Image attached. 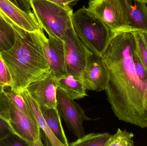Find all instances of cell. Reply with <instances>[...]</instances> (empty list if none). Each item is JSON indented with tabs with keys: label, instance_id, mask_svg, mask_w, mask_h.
<instances>
[{
	"label": "cell",
	"instance_id": "cell-1",
	"mask_svg": "<svg viewBox=\"0 0 147 146\" xmlns=\"http://www.w3.org/2000/svg\"><path fill=\"white\" fill-rule=\"evenodd\" d=\"M136 41L132 31L112 32L102 57L109 81L107 100L120 121L147 128V82L136 73L134 61Z\"/></svg>",
	"mask_w": 147,
	"mask_h": 146
},
{
	"label": "cell",
	"instance_id": "cell-9",
	"mask_svg": "<svg viewBox=\"0 0 147 146\" xmlns=\"http://www.w3.org/2000/svg\"><path fill=\"white\" fill-rule=\"evenodd\" d=\"M0 15L22 37L27 31L40 32L43 31L34 13L22 11L9 0H0Z\"/></svg>",
	"mask_w": 147,
	"mask_h": 146
},
{
	"label": "cell",
	"instance_id": "cell-4",
	"mask_svg": "<svg viewBox=\"0 0 147 146\" xmlns=\"http://www.w3.org/2000/svg\"><path fill=\"white\" fill-rule=\"evenodd\" d=\"M34 14L48 36L64 42L67 30L72 26L73 9L69 5L47 0H29Z\"/></svg>",
	"mask_w": 147,
	"mask_h": 146
},
{
	"label": "cell",
	"instance_id": "cell-18",
	"mask_svg": "<svg viewBox=\"0 0 147 146\" xmlns=\"http://www.w3.org/2000/svg\"><path fill=\"white\" fill-rule=\"evenodd\" d=\"M111 135L105 133H91L85 135L74 142L69 144V146H105Z\"/></svg>",
	"mask_w": 147,
	"mask_h": 146
},
{
	"label": "cell",
	"instance_id": "cell-23",
	"mask_svg": "<svg viewBox=\"0 0 147 146\" xmlns=\"http://www.w3.org/2000/svg\"><path fill=\"white\" fill-rule=\"evenodd\" d=\"M11 77L6 64L0 55V89L10 87Z\"/></svg>",
	"mask_w": 147,
	"mask_h": 146
},
{
	"label": "cell",
	"instance_id": "cell-22",
	"mask_svg": "<svg viewBox=\"0 0 147 146\" xmlns=\"http://www.w3.org/2000/svg\"><path fill=\"white\" fill-rule=\"evenodd\" d=\"M0 117L8 123L10 118V105L3 89H0Z\"/></svg>",
	"mask_w": 147,
	"mask_h": 146
},
{
	"label": "cell",
	"instance_id": "cell-5",
	"mask_svg": "<svg viewBox=\"0 0 147 146\" xmlns=\"http://www.w3.org/2000/svg\"><path fill=\"white\" fill-rule=\"evenodd\" d=\"M88 8L101 19L112 32L132 31L123 0H90Z\"/></svg>",
	"mask_w": 147,
	"mask_h": 146
},
{
	"label": "cell",
	"instance_id": "cell-19",
	"mask_svg": "<svg viewBox=\"0 0 147 146\" xmlns=\"http://www.w3.org/2000/svg\"><path fill=\"white\" fill-rule=\"evenodd\" d=\"M134 137L132 133L118 128L115 134L111 135L105 146H134Z\"/></svg>",
	"mask_w": 147,
	"mask_h": 146
},
{
	"label": "cell",
	"instance_id": "cell-29",
	"mask_svg": "<svg viewBox=\"0 0 147 146\" xmlns=\"http://www.w3.org/2000/svg\"><path fill=\"white\" fill-rule=\"evenodd\" d=\"M79 1L80 0H67V2L70 5H74V4H76L77 2Z\"/></svg>",
	"mask_w": 147,
	"mask_h": 146
},
{
	"label": "cell",
	"instance_id": "cell-2",
	"mask_svg": "<svg viewBox=\"0 0 147 146\" xmlns=\"http://www.w3.org/2000/svg\"><path fill=\"white\" fill-rule=\"evenodd\" d=\"M11 77L10 89L20 93L51 70L46 58L39 32L27 31L17 34L10 49L0 53Z\"/></svg>",
	"mask_w": 147,
	"mask_h": 146
},
{
	"label": "cell",
	"instance_id": "cell-7",
	"mask_svg": "<svg viewBox=\"0 0 147 146\" xmlns=\"http://www.w3.org/2000/svg\"><path fill=\"white\" fill-rule=\"evenodd\" d=\"M57 99L59 113L64 120L69 130L78 139L83 137L85 135L83 122L96 119L87 116L78 103L70 99L58 88L57 90Z\"/></svg>",
	"mask_w": 147,
	"mask_h": 146
},
{
	"label": "cell",
	"instance_id": "cell-3",
	"mask_svg": "<svg viewBox=\"0 0 147 146\" xmlns=\"http://www.w3.org/2000/svg\"><path fill=\"white\" fill-rule=\"evenodd\" d=\"M72 24L82 43L93 54L102 57L112 33L106 24L84 6L73 13Z\"/></svg>",
	"mask_w": 147,
	"mask_h": 146
},
{
	"label": "cell",
	"instance_id": "cell-10",
	"mask_svg": "<svg viewBox=\"0 0 147 146\" xmlns=\"http://www.w3.org/2000/svg\"><path fill=\"white\" fill-rule=\"evenodd\" d=\"M56 76L51 69L49 72L31 83L26 88L30 96L40 108H57Z\"/></svg>",
	"mask_w": 147,
	"mask_h": 146
},
{
	"label": "cell",
	"instance_id": "cell-16",
	"mask_svg": "<svg viewBox=\"0 0 147 146\" xmlns=\"http://www.w3.org/2000/svg\"><path fill=\"white\" fill-rule=\"evenodd\" d=\"M41 113L53 134L64 146H69L57 108H40Z\"/></svg>",
	"mask_w": 147,
	"mask_h": 146
},
{
	"label": "cell",
	"instance_id": "cell-12",
	"mask_svg": "<svg viewBox=\"0 0 147 146\" xmlns=\"http://www.w3.org/2000/svg\"><path fill=\"white\" fill-rule=\"evenodd\" d=\"M39 35L43 45L46 58L56 77L67 75L65 66L64 42L59 39L46 37L43 31Z\"/></svg>",
	"mask_w": 147,
	"mask_h": 146
},
{
	"label": "cell",
	"instance_id": "cell-15",
	"mask_svg": "<svg viewBox=\"0 0 147 146\" xmlns=\"http://www.w3.org/2000/svg\"><path fill=\"white\" fill-rule=\"evenodd\" d=\"M57 88H59L71 99H80L87 97L86 88L80 80L70 75L56 77Z\"/></svg>",
	"mask_w": 147,
	"mask_h": 146
},
{
	"label": "cell",
	"instance_id": "cell-31",
	"mask_svg": "<svg viewBox=\"0 0 147 146\" xmlns=\"http://www.w3.org/2000/svg\"></svg>",
	"mask_w": 147,
	"mask_h": 146
},
{
	"label": "cell",
	"instance_id": "cell-8",
	"mask_svg": "<svg viewBox=\"0 0 147 146\" xmlns=\"http://www.w3.org/2000/svg\"><path fill=\"white\" fill-rule=\"evenodd\" d=\"M8 99L10 105L8 124L13 133L24 141L27 146H44L41 141L40 129L37 123L22 113Z\"/></svg>",
	"mask_w": 147,
	"mask_h": 146
},
{
	"label": "cell",
	"instance_id": "cell-26",
	"mask_svg": "<svg viewBox=\"0 0 147 146\" xmlns=\"http://www.w3.org/2000/svg\"><path fill=\"white\" fill-rule=\"evenodd\" d=\"M20 9L28 13H32L29 0H9Z\"/></svg>",
	"mask_w": 147,
	"mask_h": 146
},
{
	"label": "cell",
	"instance_id": "cell-20",
	"mask_svg": "<svg viewBox=\"0 0 147 146\" xmlns=\"http://www.w3.org/2000/svg\"><path fill=\"white\" fill-rule=\"evenodd\" d=\"M7 97L14 105L26 115L36 122L32 111L30 110L25 99L20 93H16L11 90L3 89ZM37 123V122H36Z\"/></svg>",
	"mask_w": 147,
	"mask_h": 146
},
{
	"label": "cell",
	"instance_id": "cell-21",
	"mask_svg": "<svg viewBox=\"0 0 147 146\" xmlns=\"http://www.w3.org/2000/svg\"><path fill=\"white\" fill-rule=\"evenodd\" d=\"M133 32L135 37L137 52L147 71V44L140 31H134Z\"/></svg>",
	"mask_w": 147,
	"mask_h": 146
},
{
	"label": "cell",
	"instance_id": "cell-30",
	"mask_svg": "<svg viewBox=\"0 0 147 146\" xmlns=\"http://www.w3.org/2000/svg\"><path fill=\"white\" fill-rule=\"evenodd\" d=\"M136 1L142 3H146L147 4V0H135Z\"/></svg>",
	"mask_w": 147,
	"mask_h": 146
},
{
	"label": "cell",
	"instance_id": "cell-17",
	"mask_svg": "<svg viewBox=\"0 0 147 146\" xmlns=\"http://www.w3.org/2000/svg\"><path fill=\"white\" fill-rule=\"evenodd\" d=\"M16 38L17 33L13 27L0 15V53L10 49Z\"/></svg>",
	"mask_w": 147,
	"mask_h": 146
},
{
	"label": "cell",
	"instance_id": "cell-11",
	"mask_svg": "<svg viewBox=\"0 0 147 146\" xmlns=\"http://www.w3.org/2000/svg\"><path fill=\"white\" fill-rule=\"evenodd\" d=\"M108 81V70L102 57L93 53L85 67L81 81L86 90L98 92L106 90Z\"/></svg>",
	"mask_w": 147,
	"mask_h": 146
},
{
	"label": "cell",
	"instance_id": "cell-28",
	"mask_svg": "<svg viewBox=\"0 0 147 146\" xmlns=\"http://www.w3.org/2000/svg\"><path fill=\"white\" fill-rule=\"evenodd\" d=\"M141 32L142 34V36H143L144 40H145V42H146V44L147 45V32L145 31Z\"/></svg>",
	"mask_w": 147,
	"mask_h": 146
},
{
	"label": "cell",
	"instance_id": "cell-25",
	"mask_svg": "<svg viewBox=\"0 0 147 146\" xmlns=\"http://www.w3.org/2000/svg\"><path fill=\"white\" fill-rule=\"evenodd\" d=\"M13 133L7 121L0 117V141Z\"/></svg>",
	"mask_w": 147,
	"mask_h": 146
},
{
	"label": "cell",
	"instance_id": "cell-13",
	"mask_svg": "<svg viewBox=\"0 0 147 146\" xmlns=\"http://www.w3.org/2000/svg\"><path fill=\"white\" fill-rule=\"evenodd\" d=\"M129 26L132 31L147 32V7L135 0H123Z\"/></svg>",
	"mask_w": 147,
	"mask_h": 146
},
{
	"label": "cell",
	"instance_id": "cell-27",
	"mask_svg": "<svg viewBox=\"0 0 147 146\" xmlns=\"http://www.w3.org/2000/svg\"><path fill=\"white\" fill-rule=\"evenodd\" d=\"M59 4H64V5H69L67 2V0H47Z\"/></svg>",
	"mask_w": 147,
	"mask_h": 146
},
{
	"label": "cell",
	"instance_id": "cell-14",
	"mask_svg": "<svg viewBox=\"0 0 147 146\" xmlns=\"http://www.w3.org/2000/svg\"><path fill=\"white\" fill-rule=\"evenodd\" d=\"M22 96L25 99L28 106L30 109L36 120L40 128L42 129L45 134L47 139L48 140L51 145L53 146H64L57 139L51 130L48 127L40 110V106L37 102L30 96L26 89L23 90L20 93Z\"/></svg>",
	"mask_w": 147,
	"mask_h": 146
},
{
	"label": "cell",
	"instance_id": "cell-6",
	"mask_svg": "<svg viewBox=\"0 0 147 146\" xmlns=\"http://www.w3.org/2000/svg\"><path fill=\"white\" fill-rule=\"evenodd\" d=\"M64 43L66 73L81 80L85 67L93 53L75 34L72 25L67 30Z\"/></svg>",
	"mask_w": 147,
	"mask_h": 146
},
{
	"label": "cell",
	"instance_id": "cell-24",
	"mask_svg": "<svg viewBox=\"0 0 147 146\" xmlns=\"http://www.w3.org/2000/svg\"><path fill=\"white\" fill-rule=\"evenodd\" d=\"M27 145L26 142L13 133L0 141V146H23Z\"/></svg>",
	"mask_w": 147,
	"mask_h": 146
}]
</instances>
